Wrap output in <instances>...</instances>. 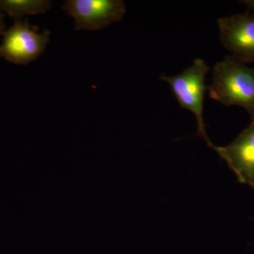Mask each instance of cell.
I'll use <instances>...</instances> for the list:
<instances>
[{
	"instance_id": "obj_1",
	"label": "cell",
	"mask_w": 254,
	"mask_h": 254,
	"mask_svg": "<svg viewBox=\"0 0 254 254\" xmlns=\"http://www.w3.org/2000/svg\"><path fill=\"white\" fill-rule=\"evenodd\" d=\"M207 90L220 104L244 108L254 123V68L227 56L214 66Z\"/></svg>"
},
{
	"instance_id": "obj_5",
	"label": "cell",
	"mask_w": 254,
	"mask_h": 254,
	"mask_svg": "<svg viewBox=\"0 0 254 254\" xmlns=\"http://www.w3.org/2000/svg\"><path fill=\"white\" fill-rule=\"evenodd\" d=\"M220 39L232 57L241 63H254V14L249 11L218 20Z\"/></svg>"
},
{
	"instance_id": "obj_2",
	"label": "cell",
	"mask_w": 254,
	"mask_h": 254,
	"mask_svg": "<svg viewBox=\"0 0 254 254\" xmlns=\"http://www.w3.org/2000/svg\"><path fill=\"white\" fill-rule=\"evenodd\" d=\"M209 71L210 68L204 60L198 58L180 74L173 76L162 74L160 79L171 87L180 107L193 114L197 123V135L211 148L213 144L207 135L203 119L205 93L208 88L205 76Z\"/></svg>"
},
{
	"instance_id": "obj_8",
	"label": "cell",
	"mask_w": 254,
	"mask_h": 254,
	"mask_svg": "<svg viewBox=\"0 0 254 254\" xmlns=\"http://www.w3.org/2000/svg\"><path fill=\"white\" fill-rule=\"evenodd\" d=\"M239 2L245 5L246 7L250 11H252V13L254 14V0H243V1H240Z\"/></svg>"
},
{
	"instance_id": "obj_6",
	"label": "cell",
	"mask_w": 254,
	"mask_h": 254,
	"mask_svg": "<svg viewBox=\"0 0 254 254\" xmlns=\"http://www.w3.org/2000/svg\"><path fill=\"white\" fill-rule=\"evenodd\" d=\"M212 148L225 160L241 184L254 189V123H251L230 144Z\"/></svg>"
},
{
	"instance_id": "obj_9",
	"label": "cell",
	"mask_w": 254,
	"mask_h": 254,
	"mask_svg": "<svg viewBox=\"0 0 254 254\" xmlns=\"http://www.w3.org/2000/svg\"><path fill=\"white\" fill-rule=\"evenodd\" d=\"M5 15L4 13L0 12V36L4 35L6 26L4 24Z\"/></svg>"
},
{
	"instance_id": "obj_4",
	"label": "cell",
	"mask_w": 254,
	"mask_h": 254,
	"mask_svg": "<svg viewBox=\"0 0 254 254\" xmlns=\"http://www.w3.org/2000/svg\"><path fill=\"white\" fill-rule=\"evenodd\" d=\"M63 8L74 19L76 31H99L121 21L126 13L122 0H67Z\"/></svg>"
},
{
	"instance_id": "obj_3",
	"label": "cell",
	"mask_w": 254,
	"mask_h": 254,
	"mask_svg": "<svg viewBox=\"0 0 254 254\" xmlns=\"http://www.w3.org/2000/svg\"><path fill=\"white\" fill-rule=\"evenodd\" d=\"M50 36L49 31L40 33L27 20L14 19V24L3 35L0 58L14 64H28L44 53Z\"/></svg>"
},
{
	"instance_id": "obj_7",
	"label": "cell",
	"mask_w": 254,
	"mask_h": 254,
	"mask_svg": "<svg viewBox=\"0 0 254 254\" xmlns=\"http://www.w3.org/2000/svg\"><path fill=\"white\" fill-rule=\"evenodd\" d=\"M51 6L50 0H0V12L21 19L28 15L46 14Z\"/></svg>"
}]
</instances>
